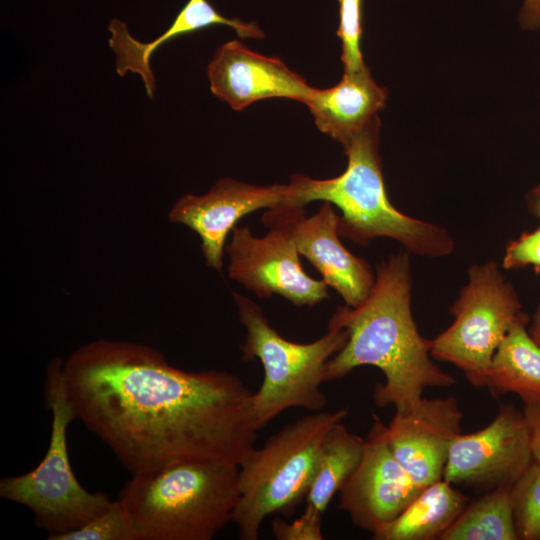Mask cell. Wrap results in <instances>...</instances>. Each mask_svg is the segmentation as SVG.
Returning <instances> with one entry per match:
<instances>
[{
  "label": "cell",
  "instance_id": "obj_1",
  "mask_svg": "<svg viewBox=\"0 0 540 540\" xmlns=\"http://www.w3.org/2000/svg\"><path fill=\"white\" fill-rule=\"evenodd\" d=\"M62 373L76 418L132 475L239 466L255 448L253 392L228 371H186L151 346L97 339L62 361Z\"/></svg>",
  "mask_w": 540,
  "mask_h": 540
},
{
  "label": "cell",
  "instance_id": "obj_2",
  "mask_svg": "<svg viewBox=\"0 0 540 540\" xmlns=\"http://www.w3.org/2000/svg\"><path fill=\"white\" fill-rule=\"evenodd\" d=\"M408 251L376 264L375 283L358 306H340L329 323L344 328L348 339L327 363L326 381L344 378L355 368L370 365L385 377L376 384L377 406L404 410L430 387H449L456 381L433 362L430 340L418 331L412 315V274Z\"/></svg>",
  "mask_w": 540,
  "mask_h": 540
},
{
  "label": "cell",
  "instance_id": "obj_3",
  "mask_svg": "<svg viewBox=\"0 0 540 540\" xmlns=\"http://www.w3.org/2000/svg\"><path fill=\"white\" fill-rule=\"evenodd\" d=\"M378 116L374 117L344 147L345 171L331 179H313L303 174L290 177L292 204L304 207L321 200L337 206L338 233L360 246L385 237L399 242L419 256L441 258L455 250V241L444 227L408 216L390 202L379 154Z\"/></svg>",
  "mask_w": 540,
  "mask_h": 540
},
{
  "label": "cell",
  "instance_id": "obj_4",
  "mask_svg": "<svg viewBox=\"0 0 540 540\" xmlns=\"http://www.w3.org/2000/svg\"><path fill=\"white\" fill-rule=\"evenodd\" d=\"M239 498V466L182 463L132 475L118 501L138 540H211L229 522Z\"/></svg>",
  "mask_w": 540,
  "mask_h": 540
},
{
  "label": "cell",
  "instance_id": "obj_5",
  "mask_svg": "<svg viewBox=\"0 0 540 540\" xmlns=\"http://www.w3.org/2000/svg\"><path fill=\"white\" fill-rule=\"evenodd\" d=\"M348 410L311 412L283 426L239 465V498L232 522L241 540H257L264 519L290 515L306 498L314 478L321 445Z\"/></svg>",
  "mask_w": 540,
  "mask_h": 540
},
{
  "label": "cell",
  "instance_id": "obj_6",
  "mask_svg": "<svg viewBox=\"0 0 540 540\" xmlns=\"http://www.w3.org/2000/svg\"><path fill=\"white\" fill-rule=\"evenodd\" d=\"M239 321L246 329L241 345L242 360L258 359L264 369L263 382L253 392L251 418L257 430L290 408L310 412L323 410L327 398L321 390L328 361L348 339L346 329L328 324L327 332L310 343L283 338L251 299L233 293Z\"/></svg>",
  "mask_w": 540,
  "mask_h": 540
},
{
  "label": "cell",
  "instance_id": "obj_7",
  "mask_svg": "<svg viewBox=\"0 0 540 540\" xmlns=\"http://www.w3.org/2000/svg\"><path fill=\"white\" fill-rule=\"evenodd\" d=\"M44 394L52 413L46 454L31 471L2 478L0 497L29 508L35 525L51 536L80 528L114 501L105 493L86 490L72 470L67 430L77 418L66 392L61 359H52L47 367Z\"/></svg>",
  "mask_w": 540,
  "mask_h": 540
},
{
  "label": "cell",
  "instance_id": "obj_8",
  "mask_svg": "<svg viewBox=\"0 0 540 540\" xmlns=\"http://www.w3.org/2000/svg\"><path fill=\"white\" fill-rule=\"evenodd\" d=\"M523 312L518 293L498 262L473 264L449 308L453 322L430 340V354L456 366L471 385L485 387L499 344Z\"/></svg>",
  "mask_w": 540,
  "mask_h": 540
},
{
  "label": "cell",
  "instance_id": "obj_9",
  "mask_svg": "<svg viewBox=\"0 0 540 540\" xmlns=\"http://www.w3.org/2000/svg\"><path fill=\"white\" fill-rule=\"evenodd\" d=\"M269 229L263 237L248 227H234L225 247L228 275L258 297L280 295L292 304L314 306L329 297L328 285L305 273L288 221L286 204L262 217Z\"/></svg>",
  "mask_w": 540,
  "mask_h": 540
},
{
  "label": "cell",
  "instance_id": "obj_10",
  "mask_svg": "<svg viewBox=\"0 0 540 540\" xmlns=\"http://www.w3.org/2000/svg\"><path fill=\"white\" fill-rule=\"evenodd\" d=\"M533 461L523 412L503 404L486 427L455 438L443 479L485 493L512 486Z\"/></svg>",
  "mask_w": 540,
  "mask_h": 540
},
{
  "label": "cell",
  "instance_id": "obj_11",
  "mask_svg": "<svg viewBox=\"0 0 540 540\" xmlns=\"http://www.w3.org/2000/svg\"><path fill=\"white\" fill-rule=\"evenodd\" d=\"M386 427L373 413L361 460L339 491V508L371 533L396 518L423 489L395 458Z\"/></svg>",
  "mask_w": 540,
  "mask_h": 540
},
{
  "label": "cell",
  "instance_id": "obj_12",
  "mask_svg": "<svg viewBox=\"0 0 540 540\" xmlns=\"http://www.w3.org/2000/svg\"><path fill=\"white\" fill-rule=\"evenodd\" d=\"M292 205L288 184L257 186L233 178L219 179L204 195L186 194L171 207L168 217L198 234L207 266L221 270L226 239L236 223L261 208Z\"/></svg>",
  "mask_w": 540,
  "mask_h": 540
},
{
  "label": "cell",
  "instance_id": "obj_13",
  "mask_svg": "<svg viewBox=\"0 0 540 540\" xmlns=\"http://www.w3.org/2000/svg\"><path fill=\"white\" fill-rule=\"evenodd\" d=\"M457 398L422 397L396 410L386 427L388 444L413 481L424 488L443 478L451 445L462 433Z\"/></svg>",
  "mask_w": 540,
  "mask_h": 540
},
{
  "label": "cell",
  "instance_id": "obj_14",
  "mask_svg": "<svg viewBox=\"0 0 540 540\" xmlns=\"http://www.w3.org/2000/svg\"><path fill=\"white\" fill-rule=\"evenodd\" d=\"M286 212L299 254L314 265L345 305L361 304L370 294L376 275L366 260L353 255L341 243L339 215L333 205L324 201L318 212L308 218L302 206L286 205Z\"/></svg>",
  "mask_w": 540,
  "mask_h": 540
},
{
  "label": "cell",
  "instance_id": "obj_15",
  "mask_svg": "<svg viewBox=\"0 0 540 540\" xmlns=\"http://www.w3.org/2000/svg\"><path fill=\"white\" fill-rule=\"evenodd\" d=\"M207 74L212 93L234 110L271 97L305 103L313 90L279 58L258 54L237 40L217 49Z\"/></svg>",
  "mask_w": 540,
  "mask_h": 540
},
{
  "label": "cell",
  "instance_id": "obj_16",
  "mask_svg": "<svg viewBox=\"0 0 540 540\" xmlns=\"http://www.w3.org/2000/svg\"><path fill=\"white\" fill-rule=\"evenodd\" d=\"M387 91L373 79L367 66L344 72L339 83L326 89L313 88L305 104L320 131L343 148L385 106Z\"/></svg>",
  "mask_w": 540,
  "mask_h": 540
},
{
  "label": "cell",
  "instance_id": "obj_17",
  "mask_svg": "<svg viewBox=\"0 0 540 540\" xmlns=\"http://www.w3.org/2000/svg\"><path fill=\"white\" fill-rule=\"evenodd\" d=\"M212 25L229 26L243 39L264 37L263 31L255 22L226 18L219 14L208 0H189L168 29L153 41L140 42L130 35L126 26L118 28L110 40V47L115 54L116 71L121 76L127 72L139 74L145 85H151L155 82V77L150 59L155 50L171 39Z\"/></svg>",
  "mask_w": 540,
  "mask_h": 540
},
{
  "label": "cell",
  "instance_id": "obj_18",
  "mask_svg": "<svg viewBox=\"0 0 540 540\" xmlns=\"http://www.w3.org/2000/svg\"><path fill=\"white\" fill-rule=\"evenodd\" d=\"M469 498L443 478L424 487L392 521L372 532L374 540H433L454 523Z\"/></svg>",
  "mask_w": 540,
  "mask_h": 540
},
{
  "label": "cell",
  "instance_id": "obj_19",
  "mask_svg": "<svg viewBox=\"0 0 540 540\" xmlns=\"http://www.w3.org/2000/svg\"><path fill=\"white\" fill-rule=\"evenodd\" d=\"M529 321L523 312L493 356L485 385L493 396L513 393L524 404L540 402V345L528 331Z\"/></svg>",
  "mask_w": 540,
  "mask_h": 540
},
{
  "label": "cell",
  "instance_id": "obj_20",
  "mask_svg": "<svg viewBox=\"0 0 540 540\" xmlns=\"http://www.w3.org/2000/svg\"><path fill=\"white\" fill-rule=\"evenodd\" d=\"M342 422L334 424L323 440L316 472L305 498V509L321 516L359 464L365 445V439L350 432Z\"/></svg>",
  "mask_w": 540,
  "mask_h": 540
},
{
  "label": "cell",
  "instance_id": "obj_21",
  "mask_svg": "<svg viewBox=\"0 0 540 540\" xmlns=\"http://www.w3.org/2000/svg\"><path fill=\"white\" fill-rule=\"evenodd\" d=\"M511 488L498 487L468 503L440 540H517Z\"/></svg>",
  "mask_w": 540,
  "mask_h": 540
},
{
  "label": "cell",
  "instance_id": "obj_22",
  "mask_svg": "<svg viewBox=\"0 0 540 540\" xmlns=\"http://www.w3.org/2000/svg\"><path fill=\"white\" fill-rule=\"evenodd\" d=\"M518 539L540 540V464L533 461L511 488Z\"/></svg>",
  "mask_w": 540,
  "mask_h": 540
},
{
  "label": "cell",
  "instance_id": "obj_23",
  "mask_svg": "<svg viewBox=\"0 0 540 540\" xmlns=\"http://www.w3.org/2000/svg\"><path fill=\"white\" fill-rule=\"evenodd\" d=\"M49 540H138L134 527L116 500L112 506L78 529L48 536Z\"/></svg>",
  "mask_w": 540,
  "mask_h": 540
},
{
  "label": "cell",
  "instance_id": "obj_24",
  "mask_svg": "<svg viewBox=\"0 0 540 540\" xmlns=\"http://www.w3.org/2000/svg\"><path fill=\"white\" fill-rule=\"evenodd\" d=\"M338 1V36L342 44L341 60L344 66V72H355L366 66L360 48L362 35V0Z\"/></svg>",
  "mask_w": 540,
  "mask_h": 540
},
{
  "label": "cell",
  "instance_id": "obj_25",
  "mask_svg": "<svg viewBox=\"0 0 540 540\" xmlns=\"http://www.w3.org/2000/svg\"><path fill=\"white\" fill-rule=\"evenodd\" d=\"M501 266L505 270L527 266L540 270V222L537 228L522 233L507 244Z\"/></svg>",
  "mask_w": 540,
  "mask_h": 540
},
{
  "label": "cell",
  "instance_id": "obj_26",
  "mask_svg": "<svg viewBox=\"0 0 540 540\" xmlns=\"http://www.w3.org/2000/svg\"><path fill=\"white\" fill-rule=\"evenodd\" d=\"M322 516L308 509L291 523L277 518L272 523L273 534L278 540H322Z\"/></svg>",
  "mask_w": 540,
  "mask_h": 540
},
{
  "label": "cell",
  "instance_id": "obj_27",
  "mask_svg": "<svg viewBox=\"0 0 540 540\" xmlns=\"http://www.w3.org/2000/svg\"><path fill=\"white\" fill-rule=\"evenodd\" d=\"M522 412L529 428L533 460L540 464V402L525 403Z\"/></svg>",
  "mask_w": 540,
  "mask_h": 540
},
{
  "label": "cell",
  "instance_id": "obj_28",
  "mask_svg": "<svg viewBox=\"0 0 540 540\" xmlns=\"http://www.w3.org/2000/svg\"><path fill=\"white\" fill-rule=\"evenodd\" d=\"M518 20L525 30L540 29V0H524Z\"/></svg>",
  "mask_w": 540,
  "mask_h": 540
},
{
  "label": "cell",
  "instance_id": "obj_29",
  "mask_svg": "<svg viewBox=\"0 0 540 540\" xmlns=\"http://www.w3.org/2000/svg\"><path fill=\"white\" fill-rule=\"evenodd\" d=\"M525 201L530 215L540 222V181L527 192Z\"/></svg>",
  "mask_w": 540,
  "mask_h": 540
},
{
  "label": "cell",
  "instance_id": "obj_30",
  "mask_svg": "<svg viewBox=\"0 0 540 540\" xmlns=\"http://www.w3.org/2000/svg\"><path fill=\"white\" fill-rule=\"evenodd\" d=\"M528 331L535 342L540 345V303L536 306L530 317Z\"/></svg>",
  "mask_w": 540,
  "mask_h": 540
}]
</instances>
